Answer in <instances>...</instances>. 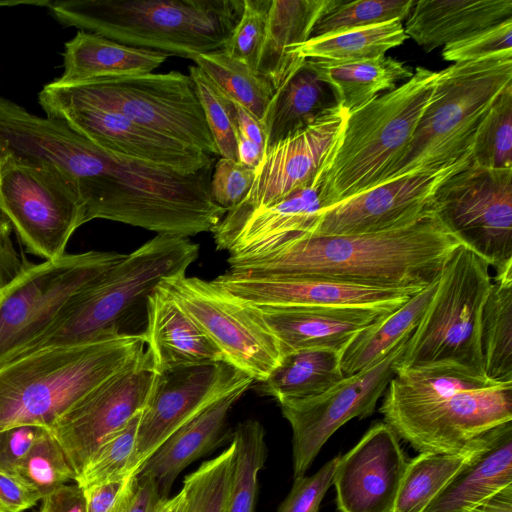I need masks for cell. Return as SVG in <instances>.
<instances>
[{"label":"cell","instance_id":"cell-1","mask_svg":"<svg viewBox=\"0 0 512 512\" xmlns=\"http://www.w3.org/2000/svg\"><path fill=\"white\" fill-rule=\"evenodd\" d=\"M461 244L434 210L411 225L389 231L307 233L263 257L229 263V270L380 288H424L438 278Z\"/></svg>","mask_w":512,"mask_h":512},{"label":"cell","instance_id":"cell-2","mask_svg":"<svg viewBox=\"0 0 512 512\" xmlns=\"http://www.w3.org/2000/svg\"><path fill=\"white\" fill-rule=\"evenodd\" d=\"M379 412L419 453H458L512 421V382L451 364L397 370Z\"/></svg>","mask_w":512,"mask_h":512},{"label":"cell","instance_id":"cell-3","mask_svg":"<svg viewBox=\"0 0 512 512\" xmlns=\"http://www.w3.org/2000/svg\"><path fill=\"white\" fill-rule=\"evenodd\" d=\"M143 333L39 349L0 365V432L50 429L64 413L145 349Z\"/></svg>","mask_w":512,"mask_h":512},{"label":"cell","instance_id":"cell-4","mask_svg":"<svg viewBox=\"0 0 512 512\" xmlns=\"http://www.w3.org/2000/svg\"><path fill=\"white\" fill-rule=\"evenodd\" d=\"M244 0H62L47 2L61 24L137 48L194 60L221 50Z\"/></svg>","mask_w":512,"mask_h":512},{"label":"cell","instance_id":"cell-5","mask_svg":"<svg viewBox=\"0 0 512 512\" xmlns=\"http://www.w3.org/2000/svg\"><path fill=\"white\" fill-rule=\"evenodd\" d=\"M438 71L416 67L413 76L348 113L323 172V209L382 184L409 147L429 105Z\"/></svg>","mask_w":512,"mask_h":512},{"label":"cell","instance_id":"cell-6","mask_svg":"<svg viewBox=\"0 0 512 512\" xmlns=\"http://www.w3.org/2000/svg\"><path fill=\"white\" fill-rule=\"evenodd\" d=\"M199 246L188 237L157 234L77 295L53 324L18 356L56 346L115 337L141 302L165 279L186 275ZM15 357V358H16Z\"/></svg>","mask_w":512,"mask_h":512},{"label":"cell","instance_id":"cell-7","mask_svg":"<svg viewBox=\"0 0 512 512\" xmlns=\"http://www.w3.org/2000/svg\"><path fill=\"white\" fill-rule=\"evenodd\" d=\"M511 84L512 50L438 71L433 97L413 139L383 183L471 160L472 142L480 123Z\"/></svg>","mask_w":512,"mask_h":512},{"label":"cell","instance_id":"cell-8","mask_svg":"<svg viewBox=\"0 0 512 512\" xmlns=\"http://www.w3.org/2000/svg\"><path fill=\"white\" fill-rule=\"evenodd\" d=\"M489 267L484 258L465 244L453 252L395 371L451 364L485 375L480 322L492 285Z\"/></svg>","mask_w":512,"mask_h":512},{"label":"cell","instance_id":"cell-9","mask_svg":"<svg viewBox=\"0 0 512 512\" xmlns=\"http://www.w3.org/2000/svg\"><path fill=\"white\" fill-rule=\"evenodd\" d=\"M48 85L68 99L120 113L158 133L219 156L189 74L151 72L74 86Z\"/></svg>","mask_w":512,"mask_h":512},{"label":"cell","instance_id":"cell-10","mask_svg":"<svg viewBox=\"0 0 512 512\" xmlns=\"http://www.w3.org/2000/svg\"><path fill=\"white\" fill-rule=\"evenodd\" d=\"M125 255L91 250L27 264L0 291V365L40 337L77 295Z\"/></svg>","mask_w":512,"mask_h":512},{"label":"cell","instance_id":"cell-11","mask_svg":"<svg viewBox=\"0 0 512 512\" xmlns=\"http://www.w3.org/2000/svg\"><path fill=\"white\" fill-rule=\"evenodd\" d=\"M0 212L27 250L44 261L64 255L86 223L82 202L58 172L11 156L0 158Z\"/></svg>","mask_w":512,"mask_h":512},{"label":"cell","instance_id":"cell-12","mask_svg":"<svg viewBox=\"0 0 512 512\" xmlns=\"http://www.w3.org/2000/svg\"><path fill=\"white\" fill-rule=\"evenodd\" d=\"M433 206L449 230L497 272L512 266V168L470 161L442 182Z\"/></svg>","mask_w":512,"mask_h":512},{"label":"cell","instance_id":"cell-13","mask_svg":"<svg viewBox=\"0 0 512 512\" xmlns=\"http://www.w3.org/2000/svg\"><path fill=\"white\" fill-rule=\"evenodd\" d=\"M159 285L202 329L227 364L257 382L280 364L278 341L250 305L197 277L181 275Z\"/></svg>","mask_w":512,"mask_h":512},{"label":"cell","instance_id":"cell-14","mask_svg":"<svg viewBox=\"0 0 512 512\" xmlns=\"http://www.w3.org/2000/svg\"><path fill=\"white\" fill-rule=\"evenodd\" d=\"M411 334L381 360L344 377L324 393L278 402L292 430L293 478L305 475L324 444L341 426L353 418L362 419L374 412L394 376L396 363Z\"/></svg>","mask_w":512,"mask_h":512},{"label":"cell","instance_id":"cell-15","mask_svg":"<svg viewBox=\"0 0 512 512\" xmlns=\"http://www.w3.org/2000/svg\"><path fill=\"white\" fill-rule=\"evenodd\" d=\"M156 375L147 348L52 425L49 430L62 447L76 477L109 436L145 409Z\"/></svg>","mask_w":512,"mask_h":512},{"label":"cell","instance_id":"cell-16","mask_svg":"<svg viewBox=\"0 0 512 512\" xmlns=\"http://www.w3.org/2000/svg\"><path fill=\"white\" fill-rule=\"evenodd\" d=\"M38 99L47 117L112 153L183 175L214 165V156L196 147L158 133L120 113L68 99L48 84L40 91Z\"/></svg>","mask_w":512,"mask_h":512},{"label":"cell","instance_id":"cell-17","mask_svg":"<svg viewBox=\"0 0 512 512\" xmlns=\"http://www.w3.org/2000/svg\"><path fill=\"white\" fill-rule=\"evenodd\" d=\"M347 116L348 112L337 106L309 126L267 146L248 194L238 206L226 212L213 231L229 229L252 211L269 206L321 178Z\"/></svg>","mask_w":512,"mask_h":512},{"label":"cell","instance_id":"cell-18","mask_svg":"<svg viewBox=\"0 0 512 512\" xmlns=\"http://www.w3.org/2000/svg\"><path fill=\"white\" fill-rule=\"evenodd\" d=\"M254 380L226 362L175 367L157 373L151 395L142 411L133 473L175 431L215 401Z\"/></svg>","mask_w":512,"mask_h":512},{"label":"cell","instance_id":"cell-19","mask_svg":"<svg viewBox=\"0 0 512 512\" xmlns=\"http://www.w3.org/2000/svg\"><path fill=\"white\" fill-rule=\"evenodd\" d=\"M470 161L397 177L322 209L310 234H366L411 225L434 211L433 200L438 187Z\"/></svg>","mask_w":512,"mask_h":512},{"label":"cell","instance_id":"cell-20","mask_svg":"<svg viewBox=\"0 0 512 512\" xmlns=\"http://www.w3.org/2000/svg\"><path fill=\"white\" fill-rule=\"evenodd\" d=\"M407 463L394 430L374 423L339 456L332 483L338 511L392 512Z\"/></svg>","mask_w":512,"mask_h":512},{"label":"cell","instance_id":"cell-21","mask_svg":"<svg viewBox=\"0 0 512 512\" xmlns=\"http://www.w3.org/2000/svg\"><path fill=\"white\" fill-rule=\"evenodd\" d=\"M212 282L252 306H354L396 310L423 288H380L317 278L228 270Z\"/></svg>","mask_w":512,"mask_h":512},{"label":"cell","instance_id":"cell-22","mask_svg":"<svg viewBox=\"0 0 512 512\" xmlns=\"http://www.w3.org/2000/svg\"><path fill=\"white\" fill-rule=\"evenodd\" d=\"M322 188L321 176L314 184L252 211L229 229L213 231L217 250L228 251V263L255 259L311 233L323 209Z\"/></svg>","mask_w":512,"mask_h":512},{"label":"cell","instance_id":"cell-23","mask_svg":"<svg viewBox=\"0 0 512 512\" xmlns=\"http://www.w3.org/2000/svg\"><path fill=\"white\" fill-rule=\"evenodd\" d=\"M250 306L278 341L282 357L310 348L343 351L360 330L392 312L354 306Z\"/></svg>","mask_w":512,"mask_h":512},{"label":"cell","instance_id":"cell-24","mask_svg":"<svg viewBox=\"0 0 512 512\" xmlns=\"http://www.w3.org/2000/svg\"><path fill=\"white\" fill-rule=\"evenodd\" d=\"M143 332L157 373L180 366L224 362L221 352L160 285L146 301Z\"/></svg>","mask_w":512,"mask_h":512},{"label":"cell","instance_id":"cell-25","mask_svg":"<svg viewBox=\"0 0 512 512\" xmlns=\"http://www.w3.org/2000/svg\"><path fill=\"white\" fill-rule=\"evenodd\" d=\"M251 385L233 389L175 431L146 460L138 476L153 479L161 498L169 497L178 475L221 444L229 412Z\"/></svg>","mask_w":512,"mask_h":512},{"label":"cell","instance_id":"cell-26","mask_svg":"<svg viewBox=\"0 0 512 512\" xmlns=\"http://www.w3.org/2000/svg\"><path fill=\"white\" fill-rule=\"evenodd\" d=\"M512 19V0H419L404 31L424 51L458 42Z\"/></svg>","mask_w":512,"mask_h":512},{"label":"cell","instance_id":"cell-27","mask_svg":"<svg viewBox=\"0 0 512 512\" xmlns=\"http://www.w3.org/2000/svg\"><path fill=\"white\" fill-rule=\"evenodd\" d=\"M512 485V421L492 429L484 447L429 503L424 512H471Z\"/></svg>","mask_w":512,"mask_h":512},{"label":"cell","instance_id":"cell-28","mask_svg":"<svg viewBox=\"0 0 512 512\" xmlns=\"http://www.w3.org/2000/svg\"><path fill=\"white\" fill-rule=\"evenodd\" d=\"M168 56L80 30L65 43L63 73L51 83L74 86L101 78L151 73Z\"/></svg>","mask_w":512,"mask_h":512},{"label":"cell","instance_id":"cell-29","mask_svg":"<svg viewBox=\"0 0 512 512\" xmlns=\"http://www.w3.org/2000/svg\"><path fill=\"white\" fill-rule=\"evenodd\" d=\"M326 0H269L264 38L256 72L276 92L304 63L289 54L311 37Z\"/></svg>","mask_w":512,"mask_h":512},{"label":"cell","instance_id":"cell-30","mask_svg":"<svg viewBox=\"0 0 512 512\" xmlns=\"http://www.w3.org/2000/svg\"><path fill=\"white\" fill-rule=\"evenodd\" d=\"M306 63L331 87L338 106L348 113L381 92L395 89L400 81H407L414 73L403 62L386 56L355 61L306 59Z\"/></svg>","mask_w":512,"mask_h":512},{"label":"cell","instance_id":"cell-31","mask_svg":"<svg viewBox=\"0 0 512 512\" xmlns=\"http://www.w3.org/2000/svg\"><path fill=\"white\" fill-rule=\"evenodd\" d=\"M337 106L331 87L305 61L273 96L264 121L266 147L309 126Z\"/></svg>","mask_w":512,"mask_h":512},{"label":"cell","instance_id":"cell-32","mask_svg":"<svg viewBox=\"0 0 512 512\" xmlns=\"http://www.w3.org/2000/svg\"><path fill=\"white\" fill-rule=\"evenodd\" d=\"M437 280L396 310L360 330L350 340L341 355L344 377L352 376L378 362L414 331L435 293Z\"/></svg>","mask_w":512,"mask_h":512},{"label":"cell","instance_id":"cell-33","mask_svg":"<svg viewBox=\"0 0 512 512\" xmlns=\"http://www.w3.org/2000/svg\"><path fill=\"white\" fill-rule=\"evenodd\" d=\"M342 351L302 349L282 357L280 364L262 382L259 392L277 402L316 397L344 379Z\"/></svg>","mask_w":512,"mask_h":512},{"label":"cell","instance_id":"cell-34","mask_svg":"<svg viewBox=\"0 0 512 512\" xmlns=\"http://www.w3.org/2000/svg\"><path fill=\"white\" fill-rule=\"evenodd\" d=\"M480 345L486 377L512 382V267L492 282L481 313Z\"/></svg>","mask_w":512,"mask_h":512},{"label":"cell","instance_id":"cell-35","mask_svg":"<svg viewBox=\"0 0 512 512\" xmlns=\"http://www.w3.org/2000/svg\"><path fill=\"white\" fill-rule=\"evenodd\" d=\"M488 433L461 452H422L408 461L392 512H424L436 495L484 447Z\"/></svg>","mask_w":512,"mask_h":512},{"label":"cell","instance_id":"cell-36","mask_svg":"<svg viewBox=\"0 0 512 512\" xmlns=\"http://www.w3.org/2000/svg\"><path fill=\"white\" fill-rule=\"evenodd\" d=\"M407 35L401 20L352 29L324 37L309 38L289 54L299 60L355 61L374 59L401 45Z\"/></svg>","mask_w":512,"mask_h":512},{"label":"cell","instance_id":"cell-37","mask_svg":"<svg viewBox=\"0 0 512 512\" xmlns=\"http://www.w3.org/2000/svg\"><path fill=\"white\" fill-rule=\"evenodd\" d=\"M193 61L226 96L243 106L264 125L275 94L265 77L231 58L222 49L199 54Z\"/></svg>","mask_w":512,"mask_h":512},{"label":"cell","instance_id":"cell-38","mask_svg":"<svg viewBox=\"0 0 512 512\" xmlns=\"http://www.w3.org/2000/svg\"><path fill=\"white\" fill-rule=\"evenodd\" d=\"M231 442L235 457L225 512H255L258 477L268 458L264 427L256 419L244 420L236 426Z\"/></svg>","mask_w":512,"mask_h":512},{"label":"cell","instance_id":"cell-39","mask_svg":"<svg viewBox=\"0 0 512 512\" xmlns=\"http://www.w3.org/2000/svg\"><path fill=\"white\" fill-rule=\"evenodd\" d=\"M413 0H326L310 38L324 37L392 20H404Z\"/></svg>","mask_w":512,"mask_h":512},{"label":"cell","instance_id":"cell-40","mask_svg":"<svg viewBox=\"0 0 512 512\" xmlns=\"http://www.w3.org/2000/svg\"><path fill=\"white\" fill-rule=\"evenodd\" d=\"M471 161L489 169L512 168V84L492 104L471 147Z\"/></svg>","mask_w":512,"mask_h":512},{"label":"cell","instance_id":"cell-41","mask_svg":"<svg viewBox=\"0 0 512 512\" xmlns=\"http://www.w3.org/2000/svg\"><path fill=\"white\" fill-rule=\"evenodd\" d=\"M235 447L230 445L219 455L203 462L186 475L182 489L186 495L185 512H225L234 467Z\"/></svg>","mask_w":512,"mask_h":512},{"label":"cell","instance_id":"cell-42","mask_svg":"<svg viewBox=\"0 0 512 512\" xmlns=\"http://www.w3.org/2000/svg\"><path fill=\"white\" fill-rule=\"evenodd\" d=\"M141 413L109 436L94 452L75 479L82 489L135 475L133 465Z\"/></svg>","mask_w":512,"mask_h":512},{"label":"cell","instance_id":"cell-43","mask_svg":"<svg viewBox=\"0 0 512 512\" xmlns=\"http://www.w3.org/2000/svg\"><path fill=\"white\" fill-rule=\"evenodd\" d=\"M16 475L41 498L76 478L62 447L48 428L41 432Z\"/></svg>","mask_w":512,"mask_h":512},{"label":"cell","instance_id":"cell-44","mask_svg":"<svg viewBox=\"0 0 512 512\" xmlns=\"http://www.w3.org/2000/svg\"><path fill=\"white\" fill-rule=\"evenodd\" d=\"M189 76L194 82L219 156L238 161V126L231 99L198 66L189 67Z\"/></svg>","mask_w":512,"mask_h":512},{"label":"cell","instance_id":"cell-45","mask_svg":"<svg viewBox=\"0 0 512 512\" xmlns=\"http://www.w3.org/2000/svg\"><path fill=\"white\" fill-rule=\"evenodd\" d=\"M269 0H244L243 11L223 51L256 71Z\"/></svg>","mask_w":512,"mask_h":512},{"label":"cell","instance_id":"cell-46","mask_svg":"<svg viewBox=\"0 0 512 512\" xmlns=\"http://www.w3.org/2000/svg\"><path fill=\"white\" fill-rule=\"evenodd\" d=\"M511 50L512 19H508L458 42L444 46L442 56L446 61L459 63Z\"/></svg>","mask_w":512,"mask_h":512},{"label":"cell","instance_id":"cell-47","mask_svg":"<svg viewBox=\"0 0 512 512\" xmlns=\"http://www.w3.org/2000/svg\"><path fill=\"white\" fill-rule=\"evenodd\" d=\"M255 169L243 163L220 157L213 167L210 194L226 212L238 206L248 194Z\"/></svg>","mask_w":512,"mask_h":512},{"label":"cell","instance_id":"cell-48","mask_svg":"<svg viewBox=\"0 0 512 512\" xmlns=\"http://www.w3.org/2000/svg\"><path fill=\"white\" fill-rule=\"evenodd\" d=\"M339 456L327 461L310 476L293 478L292 487L276 512H319L322 500L333 483Z\"/></svg>","mask_w":512,"mask_h":512},{"label":"cell","instance_id":"cell-49","mask_svg":"<svg viewBox=\"0 0 512 512\" xmlns=\"http://www.w3.org/2000/svg\"><path fill=\"white\" fill-rule=\"evenodd\" d=\"M138 486V475L83 489L86 512H123Z\"/></svg>","mask_w":512,"mask_h":512},{"label":"cell","instance_id":"cell-50","mask_svg":"<svg viewBox=\"0 0 512 512\" xmlns=\"http://www.w3.org/2000/svg\"><path fill=\"white\" fill-rule=\"evenodd\" d=\"M39 426H20L0 432V472L16 475L31 447L44 430Z\"/></svg>","mask_w":512,"mask_h":512},{"label":"cell","instance_id":"cell-51","mask_svg":"<svg viewBox=\"0 0 512 512\" xmlns=\"http://www.w3.org/2000/svg\"><path fill=\"white\" fill-rule=\"evenodd\" d=\"M41 499L40 494L17 475L0 472V504L7 512H23Z\"/></svg>","mask_w":512,"mask_h":512},{"label":"cell","instance_id":"cell-52","mask_svg":"<svg viewBox=\"0 0 512 512\" xmlns=\"http://www.w3.org/2000/svg\"><path fill=\"white\" fill-rule=\"evenodd\" d=\"M41 500L36 512H86L84 491L76 482L61 485Z\"/></svg>","mask_w":512,"mask_h":512},{"label":"cell","instance_id":"cell-53","mask_svg":"<svg viewBox=\"0 0 512 512\" xmlns=\"http://www.w3.org/2000/svg\"><path fill=\"white\" fill-rule=\"evenodd\" d=\"M28 263H24L10 237V225L0 219V291L6 287Z\"/></svg>","mask_w":512,"mask_h":512},{"label":"cell","instance_id":"cell-54","mask_svg":"<svg viewBox=\"0 0 512 512\" xmlns=\"http://www.w3.org/2000/svg\"><path fill=\"white\" fill-rule=\"evenodd\" d=\"M160 499L155 481L149 477L138 476L136 492L123 512H153Z\"/></svg>","mask_w":512,"mask_h":512},{"label":"cell","instance_id":"cell-55","mask_svg":"<svg viewBox=\"0 0 512 512\" xmlns=\"http://www.w3.org/2000/svg\"><path fill=\"white\" fill-rule=\"evenodd\" d=\"M234 108L238 132L262 147H266L265 128L262 122L254 117L239 103L231 99Z\"/></svg>","mask_w":512,"mask_h":512},{"label":"cell","instance_id":"cell-56","mask_svg":"<svg viewBox=\"0 0 512 512\" xmlns=\"http://www.w3.org/2000/svg\"><path fill=\"white\" fill-rule=\"evenodd\" d=\"M264 151V147L238 132L237 153L239 162L256 169L263 158Z\"/></svg>","mask_w":512,"mask_h":512},{"label":"cell","instance_id":"cell-57","mask_svg":"<svg viewBox=\"0 0 512 512\" xmlns=\"http://www.w3.org/2000/svg\"><path fill=\"white\" fill-rule=\"evenodd\" d=\"M471 512H512V485L500 490Z\"/></svg>","mask_w":512,"mask_h":512},{"label":"cell","instance_id":"cell-58","mask_svg":"<svg viewBox=\"0 0 512 512\" xmlns=\"http://www.w3.org/2000/svg\"><path fill=\"white\" fill-rule=\"evenodd\" d=\"M186 495L181 489L174 496L161 498L155 506L153 512H185Z\"/></svg>","mask_w":512,"mask_h":512},{"label":"cell","instance_id":"cell-59","mask_svg":"<svg viewBox=\"0 0 512 512\" xmlns=\"http://www.w3.org/2000/svg\"><path fill=\"white\" fill-rule=\"evenodd\" d=\"M0 512H7L5 508L0 504Z\"/></svg>","mask_w":512,"mask_h":512}]
</instances>
